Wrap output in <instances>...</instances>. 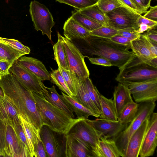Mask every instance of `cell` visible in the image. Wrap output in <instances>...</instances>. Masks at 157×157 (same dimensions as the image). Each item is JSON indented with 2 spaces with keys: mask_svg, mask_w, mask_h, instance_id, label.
<instances>
[{
  "mask_svg": "<svg viewBox=\"0 0 157 157\" xmlns=\"http://www.w3.org/2000/svg\"><path fill=\"white\" fill-rule=\"evenodd\" d=\"M0 86L4 94L11 99L18 114L40 129L43 124L32 92L10 72L0 75Z\"/></svg>",
  "mask_w": 157,
  "mask_h": 157,
  "instance_id": "6da1fadb",
  "label": "cell"
},
{
  "mask_svg": "<svg viewBox=\"0 0 157 157\" xmlns=\"http://www.w3.org/2000/svg\"><path fill=\"white\" fill-rule=\"evenodd\" d=\"M84 40H86V52L89 55L106 59L119 68L136 56L129 50L130 46L118 44L110 39L90 35Z\"/></svg>",
  "mask_w": 157,
  "mask_h": 157,
  "instance_id": "7a4b0ae2",
  "label": "cell"
},
{
  "mask_svg": "<svg viewBox=\"0 0 157 157\" xmlns=\"http://www.w3.org/2000/svg\"><path fill=\"white\" fill-rule=\"evenodd\" d=\"M43 125L59 134L65 135L76 118H73L53 105L43 95L32 92Z\"/></svg>",
  "mask_w": 157,
  "mask_h": 157,
  "instance_id": "3957f363",
  "label": "cell"
},
{
  "mask_svg": "<svg viewBox=\"0 0 157 157\" xmlns=\"http://www.w3.org/2000/svg\"><path fill=\"white\" fill-rule=\"evenodd\" d=\"M119 69L115 80L126 86L131 83L157 79V68L143 62L136 56Z\"/></svg>",
  "mask_w": 157,
  "mask_h": 157,
  "instance_id": "277c9868",
  "label": "cell"
},
{
  "mask_svg": "<svg viewBox=\"0 0 157 157\" xmlns=\"http://www.w3.org/2000/svg\"><path fill=\"white\" fill-rule=\"evenodd\" d=\"M156 106L155 102L146 101L139 103L136 114L128 125L112 138L121 153L125 157L129 141L133 134L143 122L149 118Z\"/></svg>",
  "mask_w": 157,
  "mask_h": 157,
  "instance_id": "5b68a950",
  "label": "cell"
},
{
  "mask_svg": "<svg viewBox=\"0 0 157 157\" xmlns=\"http://www.w3.org/2000/svg\"><path fill=\"white\" fill-rule=\"evenodd\" d=\"M108 26L117 30L137 31L138 19L141 15L122 6L105 13Z\"/></svg>",
  "mask_w": 157,
  "mask_h": 157,
  "instance_id": "8992f818",
  "label": "cell"
},
{
  "mask_svg": "<svg viewBox=\"0 0 157 157\" xmlns=\"http://www.w3.org/2000/svg\"><path fill=\"white\" fill-rule=\"evenodd\" d=\"M29 11L35 29L40 31L43 35H46L51 40V29L55 22L48 9L44 4L33 0L30 2Z\"/></svg>",
  "mask_w": 157,
  "mask_h": 157,
  "instance_id": "52a82bcc",
  "label": "cell"
},
{
  "mask_svg": "<svg viewBox=\"0 0 157 157\" xmlns=\"http://www.w3.org/2000/svg\"><path fill=\"white\" fill-rule=\"evenodd\" d=\"M61 37L70 71L81 78L89 77L85 57L71 41L62 35Z\"/></svg>",
  "mask_w": 157,
  "mask_h": 157,
  "instance_id": "ba28073f",
  "label": "cell"
},
{
  "mask_svg": "<svg viewBox=\"0 0 157 157\" xmlns=\"http://www.w3.org/2000/svg\"><path fill=\"white\" fill-rule=\"evenodd\" d=\"M66 135L77 137L90 147L92 151L96 147L101 136L86 119L78 118Z\"/></svg>",
  "mask_w": 157,
  "mask_h": 157,
  "instance_id": "9c48e42d",
  "label": "cell"
},
{
  "mask_svg": "<svg viewBox=\"0 0 157 157\" xmlns=\"http://www.w3.org/2000/svg\"><path fill=\"white\" fill-rule=\"evenodd\" d=\"M126 86L136 103L157 100V79L131 83Z\"/></svg>",
  "mask_w": 157,
  "mask_h": 157,
  "instance_id": "30bf717a",
  "label": "cell"
},
{
  "mask_svg": "<svg viewBox=\"0 0 157 157\" xmlns=\"http://www.w3.org/2000/svg\"><path fill=\"white\" fill-rule=\"evenodd\" d=\"M9 71L28 90L42 95L41 80L16 61L10 68Z\"/></svg>",
  "mask_w": 157,
  "mask_h": 157,
  "instance_id": "8fae6325",
  "label": "cell"
},
{
  "mask_svg": "<svg viewBox=\"0 0 157 157\" xmlns=\"http://www.w3.org/2000/svg\"><path fill=\"white\" fill-rule=\"evenodd\" d=\"M157 145V113L153 112L149 121L139 152L140 157L154 155Z\"/></svg>",
  "mask_w": 157,
  "mask_h": 157,
  "instance_id": "7c38bea8",
  "label": "cell"
},
{
  "mask_svg": "<svg viewBox=\"0 0 157 157\" xmlns=\"http://www.w3.org/2000/svg\"><path fill=\"white\" fill-rule=\"evenodd\" d=\"M64 154L66 157H95L92 148L77 137L64 135Z\"/></svg>",
  "mask_w": 157,
  "mask_h": 157,
  "instance_id": "4fadbf2b",
  "label": "cell"
},
{
  "mask_svg": "<svg viewBox=\"0 0 157 157\" xmlns=\"http://www.w3.org/2000/svg\"><path fill=\"white\" fill-rule=\"evenodd\" d=\"M56 133L45 125H43L39 129L40 137L48 157L62 156V147L56 135Z\"/></svg>",
  "mask_w": 157,
  "mask_h": 157,
  "instance_id": "5bb4252c",
  "label": "cell"
},
{
  "mask_svg": "<svg viewBox=\"0 0 157 157\" xmlns=\"http://www.w3.org/2000/svg\"><path fill=\"white\" fill-rule=\"evenodd\" d=\"M101 136L113 138L127 127L128 124L121 123L119 121H112L98 118L95 120L86 119Z\"/></svg>",
  "mask_w": 157,
  "mask_h": 157,
  "instance_id": "9a60e30c",
  "label": "cell"
},
{
  "mask_svg": "<svg viewBox=\"0 0 157 157\" xmlns=\"http://www.w3.org/2000/svg\"><path fill=\"white\" fill-rule=\"evenodd\" d=\"M18 115L11 99L5 94L0 96V122L14 128L20 124Z\"/></svg>",
  "mask_w": 157,
  "mask_h": 157,
  "instance_id": "2e32d148",
  "label": "cell"
},
{
  "mask_svg": "<svg viewBox=\"0 0 157 157\" xmlns=\"http://www.w3.org/2000/svg\"><path fill=\"white\" fill-rule=\"evenodd\" d=\"M4 142L6 156L22 157L21 149L13 128L0 122Z\"/></svg>",
  "mask_w": 157,
  "mask_h": 157,
  "instance_id": "e0dca14e",
  "label": "cell"
},
{
  "mask_svg": "<svg viewBox=\"0 0 157 157\" xmlns=\"http://www.w3.org/2000/svg\"><path fill=\"white\" fill-rule=\"evenodd\" d=\"M71 74L76 92L75 96L73 97L79 103L99 117L101 113L91 100L81 78L71 71Z\"/></svg>",
  "mask_w": 157,
  "mask_h": 157,
  "instance_id": "ac0fdd59",
  "label": "cell"
},
{
  "mask_svg": "<svg viewBox=\"0 0 157 157\" xmlns=\"http://www.w3.org/2000/svg\"><path fill=\"white\" fill-rule=\"evenodd\" d=\"M16 61L39 78L42 81L50 80V74L42 62L34 58L22 56Z\"/></svg>",
  "mask_w": 157,
  "mask_h": 157,
  "instance_id": "d6986e66",
  "label": "cell"
},
{
  "mask_svg": "<svg viewBox=\"0 0 157 157\" xmlns=\"http://www.w3.org/2000/svg\"><path fill=\"white\" fill-rule=\"evenodd\" d=\"M92 151L95 157H122L114 140L102 136Z\"/></svg>",
  "mask_w": 157,
  "mask_h": 157,
  "instance_id": "ffe728a7",
  "label": "cell"
},
{
  "mask_svg": "<svg viewBox=\"0 0 157 157\" xmlns=\"http://www.w3.org/2000/svg\"><path fill=\"white\" fill-rule=\"evenodd\" d=\"M148 121L149 118L146 119L131 137L125 157H138L139 156Z\"/></svg>",
  "mask_w": 157,
  "mask_h": 157,
  "instance_id": "44dd1931",
  "label": "cell"
},
{
  "mask_svg": "<svg viewBox=\"0 0 157 157\" xmlns=\"http://www.w3.org/2000/svg\"><path fill=\"white\" fill-rule=\"evenodd\" d=\"M42 95L51 104L66 113L70 117L74 118V113L69 108L64 101L62 95L57 92L56 87L53 86L50 87L45 86L42 82Z\"/></svg>",
  "mask_w": 157,
  "mask_h": 157,
  "instance_id": "7402d4cb",
  "label": "cell"
},
{
  "mask_svg": "<svg viewBox=\"0 0 157 157\" xmlns=\"http://www.w3.org/2000/svg\"><path fill=\"white\" fill-rule=\"evenodd\" d=\"M113 98L118 118L124 108L133 100L128 87L119 82L115 87Z\"/></svg>",
  "mask_w": 157,
  "mask_h": 157,
  "instance_id": "603a6c76",
  "label": "cell"
},
{
  "mask_svg": "<svg viewBox=\"0 0 157 157\" xmlns=\"http://www.w3.org/2000/svg\"><path fill=\"white\" fill-rule=\"evenodd\" d=\"M63 34L69 40L73 39H85L90 35V32L81 26L71 17L65 22Z\"/></svg>",
  "mask_w": 157,
  "mask_h": 157,
  "instance_id": "cb8c5ba5",
  "label": "cell"
},
{
  "mask_svg": "<svg viewBox=\"0 0 157 157\" xmlns=\"http://www.w3.org/2000/svg\"><path fill=\"white\" fill-rule=\"evenodd\" d=\"M18 117L27 140L30 157H35L34 147L37 138L40 136L39 129L20 115L18 114Z\"/></svg>",
  "mask_w": 157,
  "mask_h": 157,
  "instance_id": "d4e9b609",
  "label": "cell"
},
{
  "mask_svg": "<svg viewBox=\"0 0 157 157\" xmlns=\"http://www.w3.org/2000/svg\"><path fill=\"white\" fill-rule=\"evenodd\" d=\"M63 98L71 110L75 113L78 118L88 119L90 116L99 117L89 109L77 101L72 96H69L61 92Z\"/></svg>",
  "mask_w": 157,
  "mask_h": 157,
  "instance_id": "484cf974",
  "label": "cell"
},
{
  "mask_svg": "<svg viewBox=\"0 0 157 157\" xmlns=\"http://www.w3.org/2000/svg\"><path fill=\"white\" fill-rule=\"evenodd\" d=\"M130 45L132 51L140 60L152 66L151 61L154 58L140 36L137 39L131 40Z\"/></svg>",
  "mask_w": 157,
  "mask_h": 157,
  "instance_id": "4316f807",
  "label": "cell"
},
{
  "mask_svg": "<svg viewBox=\"0 0 157 157\" xmlns=\"http://www.w3.org/2000/svg\"><path fill=\"white\" fill-rule=\"evenodd\" d=\"M99 98L101 109L100 118L112 121H117L114 101L112 98L108 99L101 94Z\"/></svg>",
  "mask_w": 157,
  "mask_h": 157,
  "instance_id": "83f0119b",
  "label": "cell"
},
{
  "mask_svg": "<svg viewBox=\"0 0 157 157\" xmlns=\"http://www.w3.org/2000/svg\"><path fill=\"white\" fill-rule=\"evenodd\" d=\"M61 35L57 33L58 39L53 46L54 59L58 66L67 70H70L65 51L64 49L61 37Z\"/></svg>",
  "mask_w": 157,
  "mask_h": 157,
  "instance_id": "f1b7e54d",
  "label": "cell"
},
{
  "mask_svg": "<svg viewBox=\"0 0 157 157\" xmlns=\"http://www.w3.org/2000/svg\"><path fill=\"white\" fill-rule=\"evenodd\" d=\"M82 15L87 17L101 24L108 26V19L105 13L97 6V4L81 10H79Z\"/></svg>",
  "mask_w": 157,
  "mask_h": 157,
  "instance_id": "f546056e",
  "label": "cell"
},
{
  "mask_svg": "<svg viewBox=\"0 0 157 157\" xmlns=\"http://www.w3.org/2000/svg\"><path fill=\"white\" fill-rule=\"evenodd\" d=\"M71 17L76 22L86 29L91 32L102 25L94 20L82 14L79 10L75 9L71 11Z\"/></svg>",
  "mask_w": 157,
  "mask_h": 157,
  "instance_id": "4dcf8cb0",
  "label": "cell"
},
{
  "mask_svg": "<svg viewBox=\"0 0 157 157\" xmlns=\"http://www.w3.org/2000/svg\"><path fill=\"white\" fill-rule=\"evenodd\" d=\"M139 105V103L133 101L128 103L122 110L118 121L123 124H129L135 117Z\"/></svg>",
  "mask_w": 157,
  "mask_h": 157,
  "instance_id": "1f68e13d",
  "label": "cell"
},
{
  "mask_svg": "<svg viewBox=\"0 0 157 157\" xmlns=\"http://www.w3.org/2000/svg\"><path fill=\"white\" fill-rule=\"evenodd\" d=\"M81 78L91 100L101 114L99 98L100 93L89 77Z\"/></svg>",
  "mask_w": 157,
  "mask_h": 157,
  "instance_id": "d6a6232c",
  "label": "cell"
},
{
  "mask_svg": "<svg viewBox=\"0 0 157 157\" xmlns=\"http://www.w3.org/2000/svg\"><path fill=\"white\" fill-rule=\"evenodd\" d=\"M24 55L9 45L0 43V57L5 59L15 62Z\"/></svg>",
  "mask_w": 157,
  "mask_h": 157,
  "instance_id": "836d02e7",
  "label": "cell"
},
{
  "mask_svg": "<svg viewBox=\"0 0 157 157\" xmlns=\"http://www.w3.org/2000/svg\"><path fill=\"white\" fill-rule=\"evenodd\" d=\"M51 69L52 71L50 74L51 82L56 85L63 92L73 97V95L67 86L59 68L55 70Z\"/></svg>",
  "mask_w": 157,
  "mask_h": 157,
  "instance_id": "e575fe53",
  "label": "cell"
},
{
  "mask_svg": "<svg viewBox=\"0 0 157 157\" xmlns=\"http://www.w3.org/2000/svg\"><path fill=\"white\" fill-rule=\"evenodd\" d=\"M13 128L21 149L22 157H30L27 140L21 124Z\"/></svg>",
  "mask_w": 157,
  "mask_h": 157,
  "instance_id": "d590c367",
  "label": "cell"
},
{
  "mask_svg": "<svg viewBox=\"0 0 157 157\" xmlns=\"http://www.w3.org/2000/svg\"><path fill=\"white\" fill-rule=\"evenodd\" d=\"M60 3L71 6L75 9L81 10L96 4L99 0H55Z\"/></svg>",
  "mask_w": 157,
  "mask_h": 157,
  "instance_id": "8d00e7d4",
  "label": "cell"
},
{
  "mask_svg": "<svg viewBox=\"0 0 157 157\" xmlns=\"http://www.w3.org/2000/svg\"><path fill=\"white\" fill-rule=\"evenodd\" d=\"M118 30L109 26L102 25L99 28L90 32V35L110 39L117 35Z\"/></svg>",
  "mask_w": 157,
  "mask_h": 157,
  "instance_id": "74e56055",
  "label": "cell"
},
{
  "mask_svg": "<svg viewBox=\"0 0 157 157\" xmlns=\"http://www.w3.org/2000/svg\"><path fill=\"white\" fill-rule=\"evenodd\" d=\"M97 5L104 13L110 12L123 6L118 0H99Z\"/></svg>",
  "mask_w": 157,
  "mask_h": 157,
  "instance_id": "f35d334b",
  "label": "cell"
},
{
  "mask_svg": "<svg viewBox=\"0 0 157 157\" xmlns=\"http://www.w3.org/2000/svg\"><path fill=\"white\" fill-rule=\"evenodd\" d=\"M2 39L8 45L22 53L24 55L29 54L30 49L28 46L24 45L17 40L14 39L2 38Z\"/></svg>",
  "mask_w": 157,
  "mask_h": 157,
  "instance_id": "ab89813d",
  "label": "cell"
},
{
  "mask_svg": "<svg viewBox=\"0 0 157 157\" xmlns=\"http://www.w3.org/2000/svg\"><path fill=\"white\" fill-rule=\"evenodd\" d=\"M58 66L67 86L73 95V97L75 96L76 95L75 88L70 70H66L60 66Z\"/></svg>",
  "mask_w": 157,
  "mask_h": 157,
  "instance_id": "60d3db41",
  "label": "cell"
},
{
  "mask_svg": "<svg viewBox=\"0 0 157 157\" xmlns=\"http://www.w3.org/2000/svg\"><path fill=\"white\" fill-rule=\"evenodd\" d=\"M34 151L35 157H48L46 149L40 136L35 144Z\"/></svg>",
  "mask_w": 157,
  "mask_h": 157,
  "instance_id": "b9f144b4",
  "label": "cell"
},
{
  "mask_svg": "<svg viewBox=\"0 0 157 157\" xmlns=\"http://www.w3.org/2000/svg\"><path fill=\"white\" fill-rule=\"evenodd\" d=\"M140 36L150 50L154 58L157 57V42H155L142 34Z\"/></svg>",
  "mask_w": 157,
  "mask_h": 157,
  "instance_id": "7bdbcfd3",
  "label": "cell"
},
{
  "mask_svg": "<svg viewBox=\"0 0 157 157\" xmlns=\"http://www.w3.org/2000/svg\"><path fill=\"white\" fill-rule=\"evenodd\" d=\"M14 62L5 59L0 60V75L9 74V69Z\"/></svg>",
  "mask_w": 157,
  "mask_h": 157,
  "instance_id": "ee69618b",
  "label": "cell"
},
{
  "mask_svg": "<svg viewBox=\"0 0 157 157\" xmlns=\"http://www.w3.org/2000/svg\"><path fill=\"white\" fill-rule=\"evenodd\" d=\"M117 35L121 36L132 40L139 38L141 34L138 33L136 31L118 30Z\"/></svg>",
  "mask_w": 157,
  "mask_h": 157,
  "instance_id": "f6af8a7d",
  "label": "cell"
},
{
  "mask_svg": "<svg viewBox=\"0 0 157 157\" xmlns=\"http://www.w3.org/2000/svg\"><path fill=\"white\" fill-rule=\"evenodd\" d=\"M87 57L91 63L107 67L113 66L109 60L104 58L102 57L98 58Z\"/></svg>",
  "mask_w": 157,
  "mask_h": 157,
  "instance_id": "bcb514c9",
  "label": "cell"
},
{
  "mask_svg": "<svg viewBox=\"0 0 157 157\" xmlns=\"http://www.w3.org/2000/svg\"><path fill=\"white\" fill-rule=\"evenodd\" d=\"M149 10L147 11L143 16L150 20L157 22V6L150 7Z\"/></svg>",
  "mask_w": 157,
  "mask_h": 157,
  "instance_id": "7dc6e473",
  "label": "cell"
},
{
  "mask_svg": "<svg viewBox=\"0 0 157 157\" xmlns=\"http://www.w3.org/2000/svg\"><path fill=\"white\" fill-rule=\"evenodd\" d=\"M112 41L118 44L130 46L131 40L121 36L117 35L110 38Z\"/></svg>",
  "mask_w": 157,
  "mask_h": 157,
  "instance_id": "c3c4849f",
  "label": "cell"
},
{
  "mask_svg": "<svg viewBox=\"0 0 157 157\" xmlns=\"http://www.w3.org/2000/svg\"><path fill=\"white\" fill-rule=\"evenodd\" d=\"M142 33V34L147 37L150 40L157 42V27L149 29Z\"/></svg>",
  "mask_w": 157,
  "mask_h": 157,
  "instance_id": "681fc988",
  "label": "cell"
},
{
  "mask_svg": "<svg viewBox=\"0 0 157 157\" xmlns=\"http://www.w3.org/2000/svg\"><path fill=\"white\" fill-rule=\"evenodd\" d=\"M138 21L139 25L141 23H144L154 28L157 27V22L154 21L144 17L141 15L139 17Z\"/></svg>",
  "mask_w": 157,
  "mask_h": 157,
  "instance_id": "f907efd6",
  "label": "cell"
},
{
  "mask_svg": "<svg viewBox=\"0 0 157 157\" xmlns=\"http://www.w3.org/2000/svg\"><path fill=\"white\" fill-rule=\"evenodd\" d=\"M136 7L140 14L146 13L147 9L144 6L140 0H130Z\"/></svg>",
  "mask_w": 157,
  "mask_h": 157,
  "instance_id": "816d5d0a",
  "label": "cell"
},
{
  "mask_svg": "<svg viewBox=\"0 0 157 157\" xmlns=\"http://www.w3.org/2000/svg\"><path fill=\"white\" fill-rule=\"evenodd\" d=\"M118 1L123 6L140 14L136 7L130 0H118Z\"/></svg>",
  "mask_w": 157,
  "mask_h": 157,
  "instance_id": "f5cc1de1",
  "label": "cell"
},
{
  "mask_svg": "<svg viewBox=\"0 0 157 157\" xmlns=\"http://www.w3.org/2000/svg\"><path fill=\"white\" fill-rule=\"evenodd\" d=\"M4 147V137L0 124V156L6 157Z\"/></svg>",
  "mask_w": 157,
  "mask_h": 157,
  "instance_id": "db71d44e",
  "label": "cell"
},
{
  "mask_svg": "<svg viewBox=\"0 0 157 157\" xmlns=\"http://www.w3.org/2000/svg\"><path fill=\"white\" fill-rule=\"evenodd\" d=\"M151 27L144 23H141L139 25V29L136 31L138 33L142 34L147 30L152 29Z\"/></svg>",
  "mask_w": 157,
  "mask_h": 157,
  "instance_id": "11a10c76",
  "label": "cell"
},
{
  "mask_svg": "<svg viewBox=\"0 0 157 157\" xmlns=\"http://www.w3.org/2000/svg\"><path fill=\"white\" fill-rule=\"evenodd\" d=\"M144 6L147 10L150 6V3L151 0H140Z\"/></svg>",
  "mask_w": 157,
  "mask_h": 157,
  "instance_id": "9f6ffc18",
  "label": "cell"
},
{
  "mask_svg": "<svg viewBox=\"0 0 157 157\" xmlns=\"http://www.w3.org/2000/svg\"><path fill=\"white\" fill-rule=\"evenodd\" d=\"M0 96H4V94L3 92V91L0 86Z\"/></svg>",
  "mask_w": 157,
  "mask_h": 157,
  "instance_id": "6f0895ef",
  "label": "cell"
},
{
  "mask_svg": "<svg viewBox=\"0 0 157 157\" xmlns=\"http://www.w3.org/2000/svg\"><path fill=\"white\" fill-rule=\"evenodd\" d=\"M0 43H2L3 44H8L6 43L2 39V37H0Z\"/></svg>",
  "mask_w": 157,
  "mask_h": 157,
  "instance_id": "680465c9",
  "label": "cell"
},
{
  "mask_svg": "<svg viewBox=\"0 0 157 157\" xmlns=\"http://www.w3.org/2000/svg\"></svg>",
  "mask_w": 157,
  "mask_h": 157,
  "instance_id": "91938a15",
  "label": "cell"
}]
</instances>
